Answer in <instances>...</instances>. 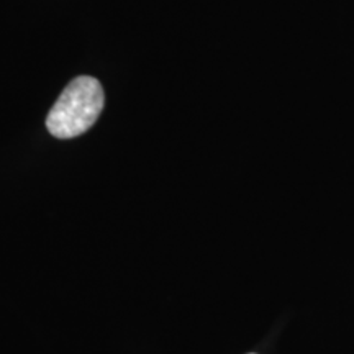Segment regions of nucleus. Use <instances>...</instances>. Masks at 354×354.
Returning <instances> with one entry per match:
<instances>
[{"label":"nucleus","mask_w":354,"mask_h":354,"mask_svg":"<svg viewBox=\"0 0 354 354\" xmlns=\"http://www.w3.org/2000/svg\"><path fill=\"white\" fill-rule=\"evenodd\" d=\"M104 88L95 77L79 76L69 82L46 117L55 138H76L91 130L104 110Z\"/></svg>","instance_id":"1"}]
</instances>
